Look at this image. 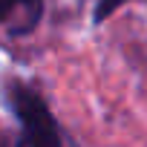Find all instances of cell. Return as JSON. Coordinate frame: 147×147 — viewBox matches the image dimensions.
Masks as SVG:
<instances>
[{"label":"cell","mask_w":147,"mask_h":147,"mask_svg":"<svg viewBox=\"0 0 147 147\" xmlns=\"http://www.w3.org/2000/svg\"><path fill=\"white\" fill-rule=\"evenodd\" d=\"M9 107L20 121V141L18 147H61L58 124L46 107V101L29 90L26 84L9 87Z\"/></svg>","instance_id":"6da1fadb"},{"label":"cell","mask_w":147,"mask_h":147,"mask_svg":"<svg viewBox=\"0 0 147 147\" xmlns=\"http://www.w3.org/2000/svg\"><path fill=\"white\" fill-rule=\"evenodd\" d=\"M15 9H29V15L40 20V9H43V3H40V0H0V20H6Z\"/></svg>","instance_id":"7a4b0ae2"}]
</instances>
